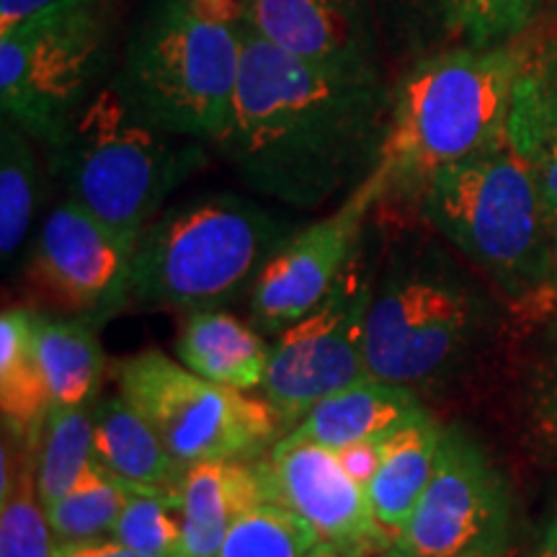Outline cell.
<instances>
[{
    "mask_svg": "<svg viewBox=\"0 0 557 557\" xmlns=\"http://www.w3.org/2000/svg\"><path fill=\"white\" fill-rule=\"evenodd\" d=\"M233 116L214 148L253 191L315 209L377 171L393 88L289 58L243 26Z\"/></svg>",
    "mask_w": 557,
    "mask_h": 557,
    "instance_id": "obj_1",
    "label": "cell"
},
{
    "mask_svg": "<svg viewBox=\"0 0 557 557\" xmlns=\"http://www.w3.org/2000/svg\"><path fill=\"white\" fill-rule=\"evenodd\" d=\"M534 41L449 47L410 62L393 86L377 171L385 199H416L438 171L506 137L513 88Z\"/></svg>",
    "mask_w": 557,
    "mask_h": 557,
    "instance_id": "obj_2",
    "label": "cell"
},
{
    "mask_svg": "<svg viewBox=\"0 0 557 557\" xmlns=\"http://www.w3.org/2000/svg\"><path fill=\"white\" fill-rule=\"evenodd\" d=\"M243 45L240 0H148L111 86L152 127L218 145L233 116Z\"/></svg>",
    "mask_w": 557,
    "mask_h": 557,
    "instance_id": "obj_3",
    "label": "cell"
},
{
    "mask_svg": "<svg viewBox=\"0 0 557 557\" xmlns=\"http://www.w3.org/2000/svg\"><path fill=\"white\" fill-rule=\"evenodd\" d=\"M418 205L508 295L527 297L553 284L555 212L508 137L438 171Z\"/></svg>",
    "mask_w": 557,
    "mask_h": 557,
    "instance_id": "obj_4",
    "label": "cell"
},
{
    "mask_svg": "<svg viewBox=\"0 0 557 557\" xmlns=\"http://www.w3.org/2000/svg\"><path fill=\"white\" fill-rule=\"evenodd\" d=\"M289 225L238 194H207L165 209L145 227L132 259V299L197 312L253 287Z\"/></svg>",
    "mask_w": 557,
    "mask_h": 557,
    "instance_id": "obj_5",
    "label": "cell"
},
{
    "mask_svg": "<svg viewBox=\"0 0 557 557\" xmlns=\"http://www.w3.org/2000/svg\"><path fill=\"white\" fill-rule=\"evenodd\" d=\"M201 145L152 127L107 86L45 150L67 197L137 246L165 199L205 165Z\"/></svg>",
    "mask_w": 557,
    "mask_h": 557,
    "instance_id": "obj_6",
    "label": "cell"
},
{
    "mask_svg": "<svg viewBox=\"0 0 557 557\" xmlns=\"http://www.w3.org/2000/svg\"><path fill=\"white\" fill-rule=\"evenodd\" d=\"M480 302L434 256H398L374 287L367 318L369 374L421 387L455 369L480 329Z\"/></svg>",
    "mask_w": 557,
    "mask_h": 557,
    "instance_id": "obj_7",
    "label": "cell"
},
{
    "mask_svg": "<svg viewBox=\"0 0 557 557\" xmlns=\"http://www.w3.org/2000/svg\"><path fill=\"white\" fill-rule=\"evenodd\" d=\"M116 385L186 468L212 459L256 462L284 434L267 398L199 377L160 348L124 359Z\"/></svg>",
    "mask_w": 557,
    "mask_h": 557,
    "instance_id": "obj_8",
    "label": "cell"
},
{
    "mask_svg": "<svg viewBox=\"0 0 557 557\" xmlns=\"http://www.w3.org/2000/svg\"><path fill=\"white\" fill-rule=\"evenodd\" d=\"M114 0H94L0 34V103L45 148L65 135L109 65Z\"/></svg>",
    "mask_w": 557,
    "mask_h": 557,
    "instance_id": "obj_9",
    "label": "cell"
},
{
    "mask_svg": "<svg viewBox=\"0 0 557 557\" xmlns=\"http://www.w3.org/2000/svg\"><path fill=\"white\" fill-rule=\"evenodd\" d=\"M513 532L506 478L475 436L444 426L434 475L385 557H508Z\"/></svg>",
    "mask_w": 557,
    "mask_h": 557,
    "instance_id": "obj_10",
    "label": "cell"
},
{
    "mask_svg": "<svg viewBox=\"0 0 557 557\" xmlns=\"http://www.w3.org/2000/svg\"><path fill=\"white\" fill-rule=\"evenodd\" d=\"M372 297L374 276L357 250L329 295L271 344L261 389L276 410L284 434L331 393L372 377L364 354Z\"/></svg>",
    "mask_w": 557,
    "mask_h": 557,
    "instance_id": "obj_11",
    "label": "cell"
},
{
    "mask_svg": "<svg viewBox=\"0 0 557 557\" xmlns=\"http://www.w3.org/2000/svg\"><path fill=\"white\" fill-rule=\"evenodd\" d=\"M132 243L67 197L41 222L29 282L54 310L99 325L132 299Z\"/></svg>",
    "mask_w": 557,
    "mask_h": 557,
    "instance_id": "obj_12",
    "label": "cell"
},
{
    "mask_svg": "<svg viewBox=\"0 0 557 557\" xmlns=\"http://www.w3.org/2000/svg\"><path fill=\"white\" fill-rule=\"evenodd\" d=\"M382 199L385 178L374 171L336 212L292 233L250 287V325L278 336L308 315L357 256L364 222Z\"/></svg>",
    "mask_w": 557,
    "mask_h": 557,
    "instance_id": "obj_13",
    "label": "cell"
},
{
    "mask_svg": "<svg viewBox=\"0 0 557 557\" xmlns=\"http://www.w3.org/2000/svg\"><path fill=\"white\" fill-rule=\"evenodd\" d=\"M256 470L267 498L299 513L325 545L348 557H385L393 547V534L374 517L367 487L348 475L333 449L271 447L256 459Z\"/></svg>",
    "mask_w": 557,
    "mask_h": 557,
    "instance_id": "obj_14",
    "label": "cell"
},
{
    "mask_svg": "<svg viewBox=\"0 0 557 557\" xmlns=\"http://www.w3.org/2000/svg\"><path fill=\"white\" fill-rule=\"evenodd\" d=\"M243 26L331 73L385 78V45L369 0H240Z\"/></svg>",
    "mask_w": 557,
    "mask_h": 557,
    "instance_id": "obj_15",
    "label": "cell"
},
{
    "mask_svg": "<svg viewBox=\"0 0 557 557\" xmlns=\"http://www.w3.org/2000/svg\"><path fill=\"white\" fill-rule=\"evenodd\" d=\"M421 413L426 408L413 387L367 377L315 403L295 429L276 438L274 447L315 444L336 451L369 438H389Z\"/></svg>",
    "mask_w": 557,
    "mask_h": 557,
    "instance_id": "obj_16",
    "label": "cell"
},
{
    "mask_svg": "<svg viewBox=\"0 0 557 557\" xmlns=\"http://www.w3.org/2000/svg\"><path fill=\"white\" fill-rule=\"evenodd\" d=\"M94 457L127 493L178 496L189 470L122 393L94 408Z\"/></svg>",
    "mask_w": 557,
    "mask_h": 557,
    "instance_id": "obj_17",
    "label": "cell"
},
{
    "mask_svg": "<svg viewBox=\"0 0 557 557\" xmlns=\"http://www.w3.org/2000/svg\"><path fill=\"white\" fill-rule=\"evenodd\" d=\"M178 500L184 521V555L218 557L230 524L243 511L269 498L256 462L212 459L186 470Z\"/></svg>",
    "mask_w": 557,
    "mask_h": 557,
    "instance_id": "obj_18",
    "label": "cell"
},
{
    "mask_svg": "<svg viewBox=\"0 0 557 557\" xmlns=\"http://www.w3.org/2000/svg\"><path fill=\"white\" fill-rule=\"evenodd\" d=\"M176 357L199 377L248 393L267 380L271 344L253 325L212 308L189 312L181 325Z\"/></svg>",
    "mask_w": 557,
    "mask_h": 557,
    "instance_id": "obj_19",
    "label": "cell"
},
{
    "mask_svg": "<svg viewBox=\"0 0 557 557\" xmlns=\"http://www.w3.org/2000/svg\"><path fill=\"white\" fill-rule=\"evenodd\" d=\"M506 137L532 165L547 205L557 212V41H534L508 111Z\"/></svg>",
    "mask_w": 557,
    "mask_h": 557,
    "instance_id": "obj_20",
    "label": "cell"
},
{
    "mask_svg": "<svg viewBox=\"0 0 557 557\" xmlns=\"http://www.w3.org/2000/svg\"><path fill=\"white\" fill-rule=\"evenodd\" d=\"M52 395L34 341V312L9 308L0 318V413L3 431L39 447Z\"/></svg>",
    "mask_w": 557,
    "mask_h": 557,
    "instance_id": "obj_21",
    "label": "cell"
},
{
    "mask_svg": "<svg viewBox=\"0 0 557 557\" xmlns=\"http://www.w3.org/2000/svg\"><path fill=\"white\" fill-rule=\"evenodd\" d=\"M442 436L444 426L426 410L387 438L385 457L367 493L374 517L393 534V540L413 513L418 498L423 496L434 475Z\"/></svg>",
    "mask_w": 557,
    "mask_h": 557,
    "instance_id": "obj_22",
    "label": "cell"
},
{
    "mask_svg": "<svg viewBox=\"0 0 557 557\" xmlns=\"http://www.w3.org/2000/svg\"><path fill=\"white\" fill-rule=\"evenodd\" d=\"M34 341L50 385L52 408L90 406L107 367L96 323L86 318H52L47 312H34Z\"/></svg>",
    "mask_w": 557,
    "mask_h": 557,
    "instance_id": "obj_23",
    "label": "cell"
},
{
    "mask_svg": "<svg viewBox=\"0 0 557 557\" xmlns=\"http://www.w3.org/2000/svg\"><path fill=\"white\" fill-rule=\"evenodd\" d=\"M32 135L16 122L3 120L0 129V253L13 261L29 238L41 197L39 160Z\"/></svg>",
    "mask_w": 557,
    "mask_h": 557,
    "instance_id": "obj_24",
    "label": "cell"
},
{
    "mask_svg": "<svg viewBox=\"0 0 557 557\" xmlns=\"http://www.w3.org/2000/svg\"><path fill=\"white\" fill-rule=\"evenodd\" d=\"M94 462V410L52 408L37 451V487L41 504H52L81 483Z\"/></svg>",
    "mask_w": 557,
    "mask_h": 557,
    "instance_id": "obj_25",
    "label": "cell"
},
{
    "mask_svg": "<svg viewBox=\"0 0 557 557\" xmlns=\"http://www.w3.org/2000/svg\"><path fill=\"white\" fill-rule=\"evenodd\" d=\"M124 500H127V491L94 457L81 483L62 498L47 504L45 511L58 545H78V542H96L103 534H111Z\"/></svg>",
    "mask_w": 557,
    "mask_h": 557,
    "instance_id": "obj_26",
    "label": "cell"
},
{
    "mask_svg": "<svg viewBox=\"0 0 557 557\" xmlns=\"http://www.w3.org/2000/svg\"><path fill=\"white\" fill-rule=\"evenodd\" d=\"M318 532L292 508L263 500L233 521L218 557H308Z\"/></svg>",
    "mask_w": 557,
    "mask_h": 557,
    "instance_id": "obj_27",
    "label": "cell"
},
{
    "mask_svg": "<svg viewBox=\"0 0 557 557\" xmlns=\"http://www.w3.org/2000/svg\"><path fill=\"white\" fill-rule=\"evenodd\" d=\"M37 451L24 447L18 478L0 498V557H54L52 527L37 487Z\"/></svg>",
    "mask_w": 557,
    "mask_h": 557,
    "instance_id": "obj_28",
    "label": "cell"
},
{
    "mask_svg": "<svg viewBox=\"0 0 557 557\" xmlns=\"http://www.w3.org/2000/svg\"><path fill=\"white\" fill-rule=\"evenodd\" d=\"M382 45L398 60L413 62L436 52V41L455 34L451 0H369Z\"/></svg>",
    "mask_w": 557,
    "mask_h": 557,
    "instance_id": "obj_29",
    "label": "cell"
},
{
    "mask_svg": "<svg viewBox=\"0 0 557 557\" xmlns=\"http://www.w3.org/2000/svg\"><path fill=\"white\" fill-rule=\"evenodd\" d=\"M124 547L158 557L184 555L181 500L169 493H127L124 508L109 534Z\"/></svg>",
    "mask_w": 557,
    "mask_h": 557,
    "instance_id": "obj_30",
    "label": "cell"
},
{
    "mask_svg": "<svg viewBox=\"0 0 557 557\" xmlns=\"http://www.w3.org/2000/svg\"><path fill=\"white\" fill-rule=\"evenodd\" d=\"M540 0H459L457 37L472 47L519 39Z\"/></svg>",
    "mask_w": 557,
    "mask_h": 557,
    "instance_id": "obj_31",
    "label": "cell"
},
{
    "mask_svg": "<svg viewBox=\"0 0 557 557\" xmlns=\"http://www.w3.org/2000/svg\"><path fill=\"white\" fill-rule=\"evenodd\" d=\"M94 0H0V34H11L34 21L58 16Z\"/></svg>",
    "mask_w": 557,
    "mask_h": 557,
    "instance_id": "obj_32",
    "label": "cell"
},
{
    "mask_svg": "<svg viewBox=\"0 0 557 557\" xmlns=\"http://www.w3.org/2000/svg\"><path fill=\"white\" fill-rule=\"evenodd\" d=\"M385 447L387 438H369V442H357L348 444L344 449H336V455L348 475L357 480L359 485L369 487L374 475H377L382 457H385Z\"/></svg>",
    "mask_w": 557,
    "mask_h": 557,
    "instance_id": "obj_33",
    "label": "cell"
},
{
    "mask_svg": "<svg viewBox=\"0 0 557 557\" xmlns=\"http://www.w3.org/2000/svg\"><path fill=\"white\" fill-rule=\"evenodd\" d=\"M529 557H557V511L547 519V524L542 527L537 545H534Z\"/></svg>",
    "mask_w": 557,
    "mask_h": 557,
    "instance_id": "obj_34",
    "label": "cell"
},
{
    "mask_svg": "<svg viewBox=\"0 0 557 557\" xmlns=\"http://www.w3.org/2000/svg\"><path fill=\"white\" fill-rule=\"evenodd\" d=\"M54 557H107V545H103V540L78 542V545H58Z\"/></svg>",
    "mask_w": 557,
    "mask_h": 557,
    "instance_id": "obj_35",
    "label": "cell"
},
{
    "mask_svg": "<svg viewBox=\"0 0 557 557\" xmlns=\"http://www.w3.org/2000/svg\"><path fill=\"white\" fill-rule=\"evenodd\" d=\"M103 545H107V557H158V555H150V553H139V549L124 547L114 540H103Z\"/></svg>",
    "mask_w": 557,
    "mask_h": 557,
    "instance_id": "obj_36",
    "label": "cell"
},
{
    "mask_svg": "<svg viewBox=\"0 0 557 557\" xmlns=\"http://www.w3.org/2000/svg\"><path fill=\"white\" fill-rule=\"evenodd\" d=\"M308 557H348V555H344L341 549H336L333 545H325V542H320V545L312 549Z\"/></svg>",
    "mask_w": 557,
    "mask_h": 557,
    "instance_id": "obj_37",
    "label": "cell"
},
{
    "mask_svg": "<svg viewBox=\"0 0 557 557\" xmlns=\"http://www.w3.org/2000/svg\"><path fill=\"white\" fill-rule=\"evenodd\" d=\"M553 287L557 289V212H555V230H553Z\"/></svg>",
    "mask_w": 557,
    "mask_h": 557,
    "instance_id": "obj_38",
    "label": "cell"
},
{
    "mask_svg": "<svg viewBox=\"0 0 557 557\" xmlns=\"http://www.w3.org/2000/svg\"><path fill=\"white\" fill-rule=\"evenodd\" d=\"M457 11H459V0H451V13H455V29H457Z\"/></svg>",
    "mask_w": 557,
    "mask_h": 557,
    "instance_id": "obj_39",
    "label": "cell"
},
{
    "mask_svg": "<svg viewBox=\"0 0 557 557\" xmlns=\"http://www.w3.org/2000/svg\"><path fill=\"white\" fill-rule=\"evenodd\" d=\"M553 416H555V429H557V393H555V408H553Z\"/></svg>",
    "mask_w": 557,
    "mask_h": 557,
    "instance_id": "obj_40",
    "label": "cell"
}]
</instances>
